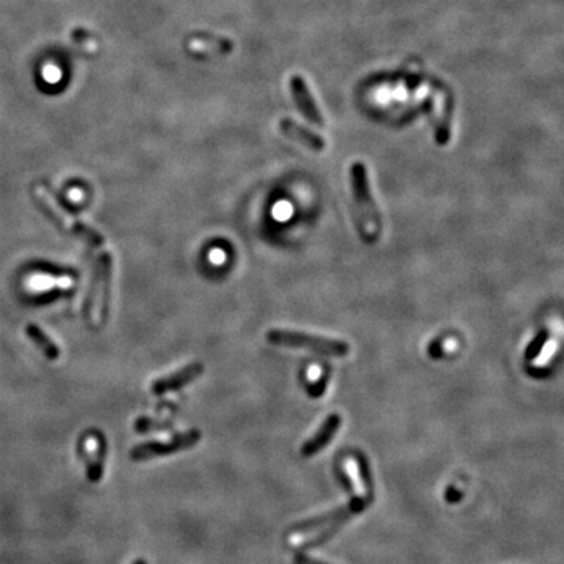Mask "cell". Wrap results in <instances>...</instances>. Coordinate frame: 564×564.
<instances>
[{
	"label": "cell",
	"instance_id": "1",
	"mask_svg": "<svg viewBox=\"0 0 564 564\" xmlns=\"http://www.w3.org/2000/svg\"><path fill=\"white\" fill-rule=\"evenodd\" d=\"M354 459L357 464V471H359L361 481L365 486V494L359 496V497L353 496V500H349V503H347L345 506L337 508V510L331 511L328 514L319 516V518L304 521V522H301V523H298V525L293 527L292 533H306V531L322 528L327 525V523L332 522V525L328 530H324L322 535H319L315 539H311V541H304L303 544H301L299 550L312 549V547H319L324 543H328L347 521L354 518L356 514L365 511L373 503V500H375V484H373L369 461H367V458H365V455H362V453H359V451L354 453Z\"/></svg>",
	"mask_w": 564,
	"mask_h": 564
},
{
	"label": "cell",
	"instance_id": "2",
	"mask_svg": "<svg viewBox=\"0 0 564 564\" xmlns=\"http://www.w3.org/2000/svg\"><path fill=\"white\" fill-rule=\"evenodd\" d=\"M349 176H352L353 198L357 210V225H359L362 240L373 243L378 240L383 221H381L379 210L375 201H373L367 166L362 162L353 163L352 170H349Z\"/></svg>",
	"mask_w": 564,
	"mask_h": 564
},
{
	"label": "cell",
	"instance_id": "3",
	"mask_svg": "<svg viewBox=\"0 0 564 564\" xmlns=\"http://www.w3.org/2000/svg\"><path fill=\"white\" fill-rule=\"evenodd\" d=\"M267 339L270 344L285 348H303L322 356L345 357L352 352V348L345 340L309 334V332L292 331V329H272L268 331Z\"/></svg>",
	"mask_w": 564,
	"mask_h": 564
},
{
	"label": "cell",
	"instance_id": "4",
	"mask_svg": "<svg viewBox=\"0 0 564 564\" xmlns=\"http://www.w3.org/2000/svg\"><path fill=\"white\" fill-rule=\"evenodd\" d=\"M201 438L202 433L200 430H188L176 434L174 438L166 442H148L133 447L130 451V458L133 461H145L158 456H166L171 455V453H178L195 447L196 443L201 441Z\"/></svg>",
	"mask_w": 564,
	"mask_h": 564
},
{
	"label": "cell",
	"instance_id": "5",
	"mask_svg": "<svg viewBox=\"0 0 564 564\" xmlns=\"http://www.w3.org/2000/svg\"><path fill=\"white\" fill-rule=\"evenodd\" d=\"M204 373V364L196 361L185 365L180 370L171 373V375L157 379L150 386V392L154 395H165L170 392H176L179 389L188 386L190 383H193L195 379L200 378Z\"/></svg>",
	"mask_w": 564,
	"mask_h": 564
},
{
	"label": "cell",
	"instance_id": "6",
	"mask_svg": "<svg viewBox=\"0 0 564 564\" xmlns=\"http://www.w3.org/2000/svg\"><path fill=\"white\" fill-rule=\"evenodd\" d=\"M290 91H292L293 101H295L298 110L301 113H303V116L307 119V121L312 123L314 125L323 127L324 119H323L320 108H319V106H317V102L311 94V90H309V86L303 77L293 76L290 78Z\"/></svg>",
	"mask_w": 564,
	"mask_h": 564
},
{
	"label": "cell",
	"instance_id": "7",
	"mask_svg": "<svg viewBox=\"0 0 564 564\" xmlns=\"http://www.w3.org/2000/svg\"><path fill=\"white\" fill-rule=\"evenodd\" d=\"M342 425V416L340 414H331L323 420L322 426L319 428L311 439L304 442V446L301 447V455L304 458H311L317 453H320L324 447L329 446V442L334 438L336 433L339 431V428Z\"/></svg>",
	"mask_w": 564,
	"mask_h": 564
},
{
	"label": "cell",
	"instance_id": "8",
	"mask_svg": "<svg viewBox=\"0 0 564 564\" xmlns=\"http://www.w3.org/2000/svg\"><path fill=\"white\" fill-rule=\"evenodd\" d=\"M96 268L99 272V324L104 327L108 319V307H110V287H112V268L113 262L110 252H102Z\"/></svg>",
	"mask_w": 564,
	"mask_h": 564
},
{
	"label": "cell",
	"instance_id": "9",
	"mask_svg": "<svg viewBox=\"0 0 564 564\" xmlns=\"http://www.w3.org/2000/svg\"><path fill=\"white\" fill-rule=\"evenodd\" d=\"M280 129L287 138L299 143L301 146H304L307 149L315 150V153H320V150L327 148V141H324L319 133L307 129V127L299 125L298 123L293 121V119H282L280 123Z\"/></svg>",
	"mask_w": 564,
	"mask_h": 564
},
{
	"label": "cell",
	"instance_id": "10",
	"mask_svg": "<svg viewBox=\"0 0 564 564\" xmlns=\"http://www.w3.org/2000/svg\"><path fill=\"white\" fill-rule=\"evenodd\" d=\"M91 447L86 443V459H88V468H86V475L88 478L96 483L102 478L104 473V461L107 455V443L104 441V436H94L90 441Z\"/></svg>",
	"mask_w": 564,
	"mask_h": 564
},
{
	"label": "cell",
	"instance_id": "11",
	"mask_svg": "<svg viewBox=\"0 0 564 564\" xmlns=\"http://www.w3.org/2000/svg\"><path fill=\"white\" fill-rule=\"evenodd\" d=\"M27 337L34 342L35 347L41 352L49 361H57L61 356L58 345L46 334V332L35 323H29L26 327Z\"/></svg>",
	"mask_w": 564,
	"mask_h": 564
},
{
	"label": "cell",
	"instance_id": "12",
	"mask_svg": "<svg viewBox=\"0 0 564 564\" xmlns=\"http://www.w3.org/2000/svg\"><path fill=\"white\" fill-rule=\"evenodd\" d=\"M34 201L36 204V207H39V210L44 213V217L49 220L51 223L55 227H57L61 234L69 235V226L66 225V220L63 218V217H60L58 213L55 212V209L49 204V201H47L46 198L38 192V190H35V192H34Z\"/></svg>",
	"mask_w": 564,
	"mask_h": 564
},
{
	"label": "cell",
	"instance_id": "13",
	"mask_svg": "<svg viewBox=\"0 0 564 564\" xmlns=\"http://www.w3.org/2000/svg\"><path fill=\"white\" fill-rule=\"evenodd\" d=\"M69 234L82 238V240L86 245H90L91 248H101V246L106 245V238L102 237L96 229L82 223V221H74V223L69 226Z\"/></svg>",
	"mask_w": 564,
	"mask_h": 564
},
{
	"label": "cell",
	"instance_id": "14",
	"mask_svg": "<svg viewBox=\"0 0 564 564\" xmlns=\"http://www.w3.org/2000/svg\"><path fill=\"white\" fill-rule=\"evenodd\" d=\"M34 267L36 272L43 273L44 276H53V277H69V280H76L78 272L73 267L57 265L51 264V262H34Z\"/></svg>",
	"mask_w": 564,
	"mask_h": 564
},
{
	"label": "cell",
	"instance_id": "15",
	"mask_svg": "<svg viewBox=\"0 0 564 564\" xmlns=\"http://www.w3.org/2000/svg\"><path fill=\"white\" fill-rule=\"evenodd\" d=\"M549 337H550V332L547 331V329L539 331L538 334L535 336V339L531 340L530 344H528V347L525 348V353H523V356H525V359L527 361H533V359H536V357H539V354L543 353V349H544V347L547 344V340H549Z\"/></svg>",
	"mask_w": 564,
	"mask_h": 564
},
{
	"label": "cell",
	"instance_id": "16",
	"mask_svg": "<svg viewBox=\"0 0 564 564\" xmlns=\"http://www.w3.org/2000/svg\"><path fill=\"white\" fill-rule=\"evenodd\" d=\"M337 480L342 484V488H344L347 494H349V497L356 496L354 494V483L352 481V478H349V475L345 471H342V468L337 472Z\"/></svg>",
	"mask_w": 564,
	"mask_h": 564
},
{
	"label": "cell",
	"instance_id": "17",
	"mask_svg": "<svg viewBox=\"0 0 564 564\" xmlns=\"http://www.w3.org/2000/svg\"><path fill=\"white\" fill-rule=\"evenodd\" d=\"M463 492L456 489L455 486H448L446 491V500L448 503H459L461 498H463Z\"/></svg>",
	"mask_w": 564,
	"mask_h": 564
},
{
	"label": "cell",
	"instance_id": "18",
	"mask_svg": "<svg viewBox=\"0 0 564 564\" xmlns=\"http://www.w3.org/2000/svg\"><path fill=\"white\" fill-rule=\"evenodd\" d=\"M293 564H328V563H323V561H320V560H315V558L307 557L306 553H303L301 550H298V552L295 553V560H293Z\"/></svg>",
	"mask_w": 564,
	"mask_h": 564
},
{
	"label": "cell",
	"instance_id": "19",
	"mask_svg": "<svg viewBox=\"0 0 564 564\" xmlns=\"http://www.w3.org/2000/svg\"><path fill=\"white\" fill-rule=\"evenodd\" d=\"M135 564H146V563L143 561V560H138V561H135Z\"/></svg>",
	"mask_w": 564,
	"mask_h": 564
}]
</instances>
